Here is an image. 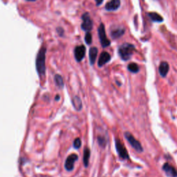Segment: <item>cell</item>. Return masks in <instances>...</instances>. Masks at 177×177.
<instances>
[{
    "label": "cell",
    "instance_id": "obj_1",
    "mask_svg": "<svg viewBox=\"0 0 177 177\" xmlns=\"http://www.w3.org/2000/svg\"><path fill=\"white\" fill-rule=\"evenodd\" d=\"M46 48L42 46L37 53L36 61H35L37 72L41 78L45 76L46 73Z\"/></svg>",
    "mask_w": 177,
    "mask_h": 177
},
{
    "label": "cell",
    "instance_id": "obj_2",
    "mask_svg": "<svg viewBox=\"0 0 177 177\" xmlns=\"http://www.w3.org/2000/svg\"><path fill=\"white\" fill-rule=\"evenodd\" d=\"M136 51V47L130 43H124L121 44L118 49L119 55L123 61L130 60L132 56Z\"/></svg>",
    "mask_w": 177,
    "mask_h": 177
},
{
    "label": "cell",
    "instance_id": "obj_3",
    "mask_svg": "<svg viewBox=\"0 0 177 177\" xmlns=\"http://www.w3.org/2000/svg\"><path fill=\"white\" fill-rule=\"evenodd\" d=\"M115 145H116V149L118 152V154L120 158L123 160H127L129 158L128 152L125 148L124 144L120 141L119 138H115Z\"/></svg>",
    "mask_w": 177,
    "mask_h": 177
},
{
    "label": "cell",
    "instance_id": "obj_4",
    "mask_svg": "<svg viewBox=\"0 0 177 177\" xmlns=\"http://www.w3.org/2000/svg\"><path fill=\"white\" fill-rule=\"evenodd\" d=\"M98 33L99 40L100 42V44H101V46L103 48H105V47L110 46L111 44V42L110 41V40H108V38L107 37L105 25L103 24L102 23L100 24V26H98Z\"/></svg>",
    "mask_w": 177,
    "mask_h": 177
},
{
    "label": "cell",
    "instance_id": "obj_5",
    "mask_svg": "<svg viewBox=\"0 0 177 177\" xmlns=\"http://www.w3.org/2000/svg\"><path fill=\"white\" fill-rule=\"evenodd\" d=\"M125 137L127 140H128L129 143L131 145V146L134 148L136 151L138 152H142L143 151V147L141 145L140 143L138 140L136 139L134 136L129 132H126L125 133Z\"/></svg>",
    "mask_w": 177,
    "mask_h": 177
},
{
    "label": "cell",
    "instance_id": "obj_6",
    "mask_svg": "<svg viewBox=\"0 0 177 177\" xmlns=\"http://www.w3.org/2000/svg\"><path fill=\"white\" fill-rule=\"evenodd\" d=\"M110 35L112 39L117 40L121 37L125 32V28L123 26L118 24L112 25L110 27Z\"/></svg>",
    "mask_w": 177,
    "mask_h": 177
},
{
    "label": "cell",
    "instance_id": "obj_7",
    "mask_svg": "<svg viewBox=\"0 0 177 177\" xmlns=\"http://www.w3.org/2000/svg\"><path fill=\"white\" fill-rule=\"evenodd\" d=\"M82 22L81 24V28L86 32H90L93 28V21L91 19L89 13H84L82 15Z\"/></svg>",
    "mask_w": 177,
    "mask_h": 177
},
{
    "label": "cell",
    "instance_id": "obj_8",
    "mask_svg": "<svg viewBox=\"0 0 177 177\" xmlns=\"http://www.w3.org/2000/svg\"><path fill=\"white\" fill-rule=\"evenodd\" d=\"M78 159V156L76 154H72L69 155L65 161V163H64V167L68 172H71L74 168V164L75 162Z\"/></svg>",
    "mask_w": 177,
    "mask_h": 177
},
{
    "label": "cell",
    "instance_id": "obj_9",
    "mask_svg": "<svg viewBox=\"0 0 177 177\" xmlns=\"http://www.w3.org/2000/svg\"><path fill=\"white\" fill-rule=\"evenodd\" d=\"M86 54V48L84 45H80L76 46L74 49V57L76 60L80 63L83 60Z\"/></svg>",
    "mask_w": 177,
    "mask_h": 177
},
{
    "label": "cell",
    "instance_id": "obj_10",
    "mask_svg": "<svg viewBox=\"0 0 177 177\" xmlns=\"http://www.w3.org/2000/svg\"><path fill=\"white\" fill-rule=\"evenodd\" d=\"M111 60V55L107 51H103L100 55V58L98 61V66L99 67H102L105 65V64L110 61Z\"/></svg>",
    "mask_w": 177,
    "mask_h": 177
},
{
    "label": "cell",
    "instance_id": "obj_11",
    "mask_svg": "<svg viewBox=\"0 0 177 177\" xmlns=\"http://www.w3.org/2000/svg\"><path fill=\"white\" fill-rule=\"evenodd\" d=\"M163 170L167 176L177 177V171L175 167L170 166L169 163H165L163 166Z\"/></svg>",
    "mask_w": 177,
    "mask_h": 177
},
{
    "label": "cell",
    "instance_id": "obj_12",
    "mask_svg": "<svg viewBox=\"0 0 177 177\" xmlns=\"http://www.w3.org/2000/svg\"><path fill=\"white\" fill-rule=\"evenodd\" d=\"M120 6V0H111L105 5V9L107 11H117Z\"/></svg>",
    "mask_w": 177,
    "mask_h": 177
},
{
    "label": "cell",
    "instance_id": "obj_13",
    "mask_svg": "<svg viewBox=\"0 0 177 177\" xmlns=\"http://www.w3.org/2000/svg\"><path fill=\"white\" fill-rule=\"evenodd\" d=\"M169 69H170L169 64H168L167 62H162L158 67L159 73H160V75L163 78L166 77L168 71H169Z\"/></svg>",
    "mask_w": 177,
    "mask_h": 177
},
{
    "label": "cell",
    "instance_id": "obj_14",
    "mask_svg": "<svg viewBox=\"0 0 177 177\" xmlns=\"http://www.w3.org/2000/svg\"><path fill=\"white\" fill-rule=\"evenodd\" d=\"M98 50L96 47H91L89 49V53H88V57H89V63L91 65H93L95 63L97 55H98Z\"/></svg>",
    "mask_w": 177,
    "mask_h": 177
},
{
    "label": "cell",
    "instance_id": "obj_15",
    "mask_svg": "<svg viewBox=\"0 0 177 177\" xmlns=\"http://www.w3.org/2000/svg\"><path fill=\"white\" fill-rule=\"evenodd\" d=\"M72 105L76 110L80 111L82 109V102L79 96H76L72 99Z\"/></svg>",
    "mask_w": 177,
    "mask_h": 177
},
{
    "label": "cell",
    "instance_id": "obj_16",
    "mask_svg": "<svg viewBox=\"0 0 177 177\" xmlns=\"http://www.w3.org/2000/svg\"><path fill=\"white\" fill-rule=\"evenodd\" d=\"M90 155H91L90 149L87 147H85L84 149V154H83V164L85 167H87L88 166Z\"/></svg>",
    "mask_w": 177,
    "mask_h": 177
},
{
    "label": "cell",
    "instance_id": "obj_17",
    "mask_svg": "<svg viewBox=\"0 0 177 177\" xmlns=\"http://www.w3.org/2000/svg\"><path fill=\"white\" fill-rule=\"evenodd\" d=\"M147 15H148L149 17L153 22L160 23L163 21V17H162L160 15L158 14L157 13H155V12H151V13H149Z\"/></svg>",
    "mask_w": 177,
    "mask_h": 177
},
{
    "label": "cell",
    "instance_id": "obj_18",
    "mask_svg": "<svg viewBox=\"0 0 177 177\" xmlns=\"http://www.w3.org/2000/svg\"><path fill=\"white\" fill-rule=\"evenodd\" d=\"M127 69L129 71L133 73H137L140 70L139 67H138V64L134 63H132L130 64H129L127 66Z\"/></svg>",
    "mask_w": 177,
    "mask_h": 177
},
{
    "label": "cell",
    "instance_id": "obj_19",
    "mask_svg": "<svg viewBox=\"0 0 177 177\" xmlns=\"http://www.w3.org/2000/svg\"><path fill=\"white\" fill-rule=\"evenodd\" d=\"M55 84L59 88H63L64 87V80L63 77L60 75L56 74L54 77Z\"/></svg>",
    "mask_w": 177,
    "mask_h": 177
},
{
    "label": "cell",
    "instance_id": "obj_20",
    "mask_svg": "<svg viewBox=\"0 0 177 177\" xmlns=\"http://www.w3.org/2000/svg\"><path fill=\"white\" fill-rule=\"evenodd\" d=\"M97 140H98V143L99 144V145L102 147V148H105L106 145H107V140L105 136H98V138H97Z\"/></svg>",
    "mask_w": 177,
    "mask_h": 177
},
{
    "label": "cell",
    "instance_id": "obj_21",
    "mask_svg": "<svg viewBox=\"0 0 177 177\" xmlns=\"http://www.w3.org/2000/svg\"><path fill=\"white\" fill-rule=\"evenodd\" d=\"M84 40L85 42H86L88 45H89V44L92 43V35H91L89 32H87L84 37Z\"/></svg>",
    "mask_w": 177,
    "mask_h": 177
},
{
    "label": "cell",
    "instance_id": "obj_22",
    "mask_svg": "<svg viewBox=\"0 0 177 177\" xmlns=\"http://www.w3.org/2000/svg\"><path fill=\"white\" fill-rule=\"evenodd\" d=\"M81 145H82L81 140L80 138H76L74 141H73V147H74V148L76 149H79L80 147H81Z\"/></svg>",
    "mask_w": 177,
    "mask_h": 177
},
{
    "label": "cell",
    "instance_id": "obj_23",
    "mask_svg": "<svg viewBox=\"0 0 177 177\" xmlns=\"http://www.w3.org/2000/svg\"><path fill=\"white\" fill-rule=\"evenodd\" d=\"M56 31H57V33H58L59 35H60V36H63L64 31V29L63 28H62V27H58L57 29H56Z\"/></svg>",
    "mask_w": 177,
    "mask_h": 177
},
{
    "label": "cell",
    "instance_id": "obj_24",
    "mask_svg": "<svg viewBox=\"0 0 177 177\" xmlns=\"http://www.w3.org/2000/svg\"><path fill=\"white\" fill-rule=\"evenodd\" d=\"M96 1V6H100L102 4V2L104 0H95Z\"/></svg>",
    "mask_w": 177,
    "mask_h": 177
},
{
    "label": "cell",
    "instance_id": "obj_25",
    "mask_svg": "<svg viewBox=\"0 0 177 177\" xmlns=\"http://www.w3.org/2000/svg\"><path fill=\"white\" fill-rule=\"evenodd\" d=\"M60 96H59V95H56L55 98V100H57V101H58V100H60Z\"/></svg>",
    "mask_w": 177,
    "mask_h": 177
},
{
    "label": "cell",
    "instance_id": "obj_26",
    "mask_svg": "<svg viewBox=\"0 0 177 177\" xmlns=\"http://www.w3.org/2000/svg\"><path fill=\"white\" fill-rule=\"evenodd\" d=\"M26 1H28V2H35L36 0H26Z\"/></svg>",
    "mask_w": 177,
    "mask_h": 177
}]
</instances>
